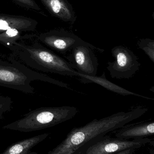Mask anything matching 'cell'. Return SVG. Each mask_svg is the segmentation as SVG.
<instances>
[{
  "instance_id": "1",
  "label": "cell",
  "mask_w": 154,
  "mask_h": 154,
  "mask_svg": "<svg viewBox=\"0 0 154 154\" xmlns=\"http://www.w3.org/2000/svg\"><path fill=\"white\" fill-rule=\"evenodd\" d=\"M148 110L147 108L140 106L128 111L94 119L83 126L74 128L61 143L47 154H75L80 148L86 149L99 138L139 118Z\"/></svg>"
},
{
  "instance_id": "2",
  "label": "cell",
  "mask_w": 154,
  "mask_h": 154,
  "mask_svg": "<svg viewBox=\"0 0 154 154\" xmlns=\"http://www.w3.org/2000/svg\"><path fill=\"white\" fill-rule=\"evenodd\" d=\"M25 42H16L10 49L11 55L22 64L34 71L79 77L77 72L68 61L36 40L30 43Z\"/></svg>"
},
{
  "instance_id": "3",
  "label": "cell",
  "mask_w": 154,
  "mask_h": 154,
  "mask_svg": "<svg viewBox=\"0 0 154 154\" xmlns=\"http://www.w3.org/2000/svg\"><path fill=\"white\" fill-rule=\"evenodd\" d=\"M39 80L71 89L67 83L32 70L15 59L11 55L7 59L0 58V86L33 94L35 89L31 83Z\"/></svg>"
},
{
  "instance_id": "4",
  "label": "cell",
  "mask_w": 154,
  "mask_h": 154,
  "mask_svg": "<svg viewBox=\"0 0 154 154\" xmlns=\"http://www.w3.org/2000/svg\"><path fill=\"white\" fill-rule=\"evenodd\" d=\"M77 113V109L71 106L39 108L30 111L2 128L24 133L38 131L68 121Z\"/></svg>"
},
{
  "instance_id": "5",
  "label": "cell",
  "mask_w": 154,
  "mask_h": 154,
  "mask_svg": "<svg viewBox=\"0 0 154 154\" xmlns=\"http://www.w3.org/2000/svg\"><path fill=\"white\" fill-rule=\"evenodd\" d=\"M38 25L30 17L0 14V43L10 50L16 42L31 40L36 34L28 32L36 30Z\"/></svg>"
},
{
  "instance_id": "6",
  "label": "cell",
  "mask_w": 154,
  "mask_h": 154,
  "mask_svg": "<svg viewBox=\"0 0 154 154\" xmlns=\"http://www.w3.org/2000/svg\"><path fill=\"white\" fill-rule=\"evenodd\" d=\"M111 53L115 60L108 61L107 66L111 78L130 79L139 70L141 63L137 56L130 49L120 45L113 48Z\"/></svg>"
},
{
  "instance_id": "7",
  "label": "cell",
  "mask_w": 154,
  "mask_h": 154,
  "mask_svg": "<svg viewBox=\"0 0 154 154\" xmlns=\"http://www.w3.org/2000/svg\"><path fill=\"white\" fill-rule=\"evenodd\" d=\"M147 144L154 145L153 139L146 137L127 140L107 134L88 146L84 154H115L131 148L139 149Z\"/></svg>"
},
{
  "instance_id": "8",
  "label": "cell",
  "mask_w": 154,
  "mask_h": 154,
  "mask_svg": "<svg viewBox=\"0 0 154 154\" xmlns=\"http://www.w3.org/2000/svg\"><path fill=\"white\" fill-rule=\"evenodd\" d=\"M93 50L101 52L104 50L84 41L72 48L67 58L78 74L85 75H96L98 61Z\"/></svg>"
},
{
  "instance_id": "9",
  "label": "cell",
  "mask_w": 154,
  "mask_h": 154,
  "mask_svg": "<svg viewBox=\"0 0 154 154\" xmlns=\"http://www.w3.org/2000/svg\"><path fill=\"white\" fill-rule=\"evenodd\" d=\"M37 41L51 49L65 54L84 41L80 38L64 29L52 30L36 34Z\"/></svg>"
},
{
  "instance_id": "10",
  "label": "cell",
  "mask_w": 154,
  "mask_h": 154,
  "mask_svg": "<svg viewBox=\"0 0 154 154\" xmlns=\"http://www.w3.org/2000/svg\"><path fill=\"white\" fill-rule=\"evenodd\" d=\"M115 137L131 140L148 137L154 134V121L126 125L116 130Z\"/></svg>"
},
{
  "instance_id": "11",
  "label": "cell",
  "mask_w": 154,
  "mask_h": 154,
  "mask_svg": "<svg viewBox=\"0 0 154 154\" xmlns=\"http://www.w3.org/2000/svg\"><path fill=\"white\" fill-rule=\"evenodd\" d=\"M48 11L62 21L73 24L77 16L68 0H40Z\"/></svg>"
},
{
  "instance_id": "12",
  "label": "cell",
  "mask_w": 154,
  "mask_h": 154,
  "mask_svg": "<svg viewBox=\"0 0 154 154\" xmlns=\"http://www.w3.org/2000/svg\"><path fill=\"white\" fill-rule=\"evenodd\" d=\"M79 77L80 78V80L83 83H96L110 91H113L115 93L123 95V96H130L131 95V96L141 97L146 99L154 100L153 99L129 91L126 89L124 88L113 83L106 79L105 72H104L102 74V75L100 76H97L96 75L95 76H90L79 74Z\"/></svg>"
},
{
  "instance_id": "13",
  "label": "cell",
  "mask_w": 154,
  "mask_h": 154,
  "mask_svg": "<svg viewBox=\"0 0 154 154\" xmlns=\"http://www.w3.org/2000/svg\"><path fill=\"white\" fill-rule=\"evenodd\" d=\"M49 134L45 133L19 141L7 147L0 154H37L36 152H32V149L44 141Z\"/></svg>"
},
{
  "instance_id": "14",
  "label": "cell",
  "mask_w": 154,
  "mask_h": 154,
  "mask_svg": "<svg viewBox=\"0 0 154 154\" xmlns=\"http://www.w3.org/2000/svg\"><path fill=\"white\" fill-rule=\"evenodd\" d=\"M139 48L144 51L154 63V41L149 38L142 39L138 42Z\"/></svg>"
},
{
  "instance_id": "15",
  "label": "cell",
  "mask_w": 154,
  "mask_h": 154,
  "mask_svg": "<svg viewBox=\"0 0 154 154\" xmlns=\"http://www.w3.org/2000/svg\"><path fill=\"white\" fill-rule=\"evenodd\" d=\"M16 4L23 8L28 10L37 12L39 13L43 14L41 8L34 0H12Z\"/></svg>"
},
{
  "instance_id": "16",
  "label": "cell",
  "mask_w": 154,
  "mask_h": 154,
  "mask_svg": "<svg viewBox=\"0 0 154 154\" xmlns=\"http://www.w3.org/2000/svg\"><path fill=\"white\" fill-rule=\"evenodd\" d=\"M12 99L7 96L0 94V112L4 113L9 112L12 108Z\"/></svg>"
},
{
  "instance_id": "17",
  "label": "cell",
  "mask_w": 154,
  "mask_h": 154,
  "mask_svg": "<svg viewBox=\"0 0 154 154\" xmlns=\"http://www.w3.org/2000/svg\"><path fill=\"white\" fill-rule=\"evenodd\" d=\"M137 149L131 148V149H127V150H124L122 152H119L115 154H134Z\"/></svg>"
},
{
  "instance_id": "18",
  "label": "cell",
  "mask_w": 154,
  "mask_h": 154,
  "mask_svg": "<svg viewBox=\"0 0 154 154\" xmlns=\"http://www.w3.org/2000/svg\"><path fill=\"white\" fill-rule=\"evenodd\" d=\"M86 149V148H84V147L80 148L75 154H84Z\"/></svg>"
},
{
  "instance_id": "19",
  "label": "cell",
  "mask_w": 154,
  "mask_h": 154,
  "mask_svg": "<svg viewBox=\"0 0 154 154\" xmlns=\"http://www.w3.org/2000/svg\"><path fill=\"white\" fill-rule=\"evenodd\" d=\"M149 152H150V154H154V149L153 147L149 150Z\"/></svg>"
},
{
  "instance_id": "20",
  "label": "cell",
  "mask_w": 154,
  "mask_h": 154,
  "mask_svg": "<svg viewBox=\"0 0 154 154\" xmlns=\"http://www.w3.org/2000/svg\"><path fill=\"white\" fill-rule=\"evenodd\" d=\"M5 113H3V112H0V120L3 117V115Z\"/></svg>"
}]
</instances>
